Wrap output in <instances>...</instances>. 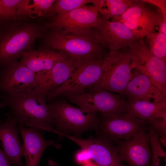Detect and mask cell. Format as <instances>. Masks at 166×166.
I'll list each match as a JSON object with an SVG mask.
<instances>
[{
	"label": "cell",
	"mask_w": 166,
	"mask_h": 166,
	"mask_svg": "<svg viewBox=\"0 0 166 166\" xmlns=\"http://www.w3.org/2000/svg\"><path fill=\"white\" fill-rule=\"evenodd\" d=\"M38 39L40 48L65 53L74 61L77 68L104 58L108 53H104L94 28L69 32L61 28L50 27L45 29L43 36Z\"/></svg>",
	"instance_id": "obj_1"
},
{
	"label": "cell",
	"mask_w": 166,
	"mask_h": 166,
	"mask_svg": "<svg viewBox=\"0 0 166 166\" xmlns=\"http://www.w3.org/2000/svg\"><path fill=\"white\" fill-rule=\"evenodd\" d=\"M34 19L0 22V69L34 49L45 29L44 21Z\"/></svg>",
	"instance_id": "obj_2"
},
{
	"label": "cell",
	"mask_w": 166,
	"mask_h": 166,
	"mask_svg": "<svg viewBox=\"0 0 166 166\" xmlns=\"http://www.w3.org/2000/svg\"><path fill=\"white\" fill-rule=\"evenodd\" d=\"M0 100V108L9 107L18 124L58 134L45 96L32 92L4 96Z\"/></svg>",
	"instance_id": "obj_3"
},
{
	"label": "cell",
	"mask_w": 166,
	"mask_h": 166,
	"mask_svg": "<svg viewBox=\"0 0 166 166\" xmlns=\"http://www.w3.org/2000/svg\"><path fill=\"white\" fill-rule=\"evenodd\" d=\"M47 103L55 121V129L60 136L72 134L81 138L83 133L89 131H98L100 119L97 113L84 112L65 99L58 97Z\"/></svg>",
	"instance_id": "obj_4"
},
{
	"label": "cell",
	"mask_w": 166,
	"mask_h": 166,
	"mask_svg": "<svg viewBox=\"0 0 166 166\" xmlns=\"http://www.w3.org/2000/svg\"><path fill=\"white\" fill-rule=\"evenodd\" d=\"M132 60L126 50L109 51L103 60L99 80L86 93L104 89L118 93L123 97L124 91L133 77Z\"/></svg>",
	"instance_id": "obj_5"
},
{
	"label": "cell",
	"mask_w": 166,
	"mask_h": 166,
	"mask_svg": "<svg viewBox=\"0 0 166 166\" xmlns=\"http://www.w3.org/2000/svg\"><path fill=\"white\" fill-rule=\"evenodd\" d=\"M99 131L97 132L112 143L128 140L143 131H148L149 122L128 113H101Z\"/></svg>",
	"instance_id": "obj_6"
},
{
	"label": "cell",
	"mask_w": 166,
	"mask_h": 166,
	"mask_svg": "<svg viewBox=\"0 0 166 166\" xmlns=\"http://www.w3.org/2000/svg\"><path fill=\"white\" fill-rule=\"evenodd\" d=\"M126 49L132 56V70L147 76L166 95V63L153 55L143 38L135 41Z\"/></svg>",
	"instance_id": "obj_7"
},
{
	"label": "cell",
	"mask_w": 166,
	"mask_h": 166,
	"mask_svg": "<svg viewBox=\"0 0 166 166\" xmlns=\"http://www.w3.org/2000/svg\"><path fill=\"white\" fill-rule=\"evenodd\" d=\"M104 58L93 60L79 67L66 81L47 93V102L65 94H79L91 89L100 78Z\"/></svg>",
	"instance_id": "obj_8"
},
{
	"label": "cell",
	"mask_w": 166,
	"mask_h": 166,
	"mask_svg": "<svg viewBox=\"0 0 166 166\" xmlns=\"http://www.w3.org/2000/svg\"><path fill=\"white\" fill-rule=\"evenodd\" d=\"M61 97L88 113H127L125 99L120 94L105 90L77 95L65 94Z\"/></svg>",
	"instance_id": "obj_9"
},
{
	"label": "cell",
	"mask_w": 166,
	"mask_h": 166,
	"mask_svg": "<svg viewBox=\"0 0 166 166\" xmlns=\"http://www.w3.org/2000/svg\"><path fill=\"white\" fill-rule=\"evenodd\" d=\"M40 83L36 74L19 61H14L0 69V97L31 93Z\"/></svg>",
	"instance_id": "obj_10"
},
{
	"label": "cell",
	"mask_w": 166,
	"mask_h": 166,
	"mask_svg": "<svg viewBox=\"0 0 166 166\" xmlns=\"http://www.w3.org/2000/svg\"><path fill=\"white\" fill-rule=\"evenodd\" d=\"M99 10L94 5H85L60 13L45 21V29L57 27L67 32H74L91 28H96L99 20Z\"/></svg>",
	"instance_id": "obj_11"
},
{
	"label": "cell",
	"mask_w": 166,
	"mask_h": 166,
	"mask_svg": "<svg viewBox=\"0 0 166 166\" xmlns=\"http://www.w3.org/2000/svg\"><path fill=\"white\" fill-rule=\"evenodd\" d=\"M111 21L121 22L135 35L143 38L154 31L158 25L157 11L147 6L141 0H134L123 14Z\"/></svg>",
	"instance_id": "obj_12"
},
{
	"label": "cell",
	"mask_w": 166,
	"mask_h": 166,
	"mask_svg": "<svg viewBox=\"0 0 166 166\" xmlns=\"http://www.w3.org/2000/svg\"><path fill=\"white\" fill-rule=\"evenodd\" d=\"M99 42L104 48L118 51L128 47L140 38L121 22L110 21L102 15L99 16L96 28Z\"/></svg>",
	"instance_id": "obj_13"
},
{
	"label": "cell",
	"mask_w": 166,
	"mask_h": 166,
	"mask_svg": "<svg viewBox=\"0 0 166 166\" xmlns=\"http://www.w3.org/2000/svg\"><path fill=\"white\" fill-rule=\"evenodd\" d=\"M62 136L74 142L81 148L87 150L92 161L99 166H126L121 160L116 147L101 136L98 135L96 137L90 136L85 139L64 134Z\"/></svg>",
	"instance_id": "obj_14"
},
{
	"label": "cell",
	"mask_w": 166,
	"mask_h": 166,
	"mask_svg": "<svg viewBox=\"0 0 166 166\" xmlns=\"http://www.w3.org/2000/svg\"><path fill=\"white\" fill-rule=\"evenodd\" d=\"M116 143L121 161L126 162L128 166H150L151 151L148 131H142L128 140Z\"/></svg>",
	"instance_id": "obj_15"
},
{
	"label": "cell",
	"mask_w": 166,
	"mask_h": 166,
	"mask_svg": "<svg viewBox=\"0 0 166 166\" xmlns=\"http://www.w3.org/2000/svg\"><path fill=\"white\" fill-rule=\"evenodd\" d=\"M132 77L123 94L126 101H142L154 103L166 101V95L147 76L136 69H132Z\"/></svg>",
	"instance_id": "obj_16"
},
{
	"label": "cell",
	"mask_w": 166,
	"mask_h": 166,
	"mask_svg": "<svg viewBox=\"0 0 166 166\" xmlns=\"http://www.w3.org/2000/svg\"><path fill=\"white\" fill-rule=\"evenodd\" d=\"M18 128L23 140L25 158V166H39L42 156L45 149L51 146L57 148L61 145L52 140H46L42 130L26 128L18 124Z\"/></svg>",
	"instance_id": "obj_17"
},
{
	"label": "cell",
	"mask_w": 166,
	"mask_h": 166,
	"mask_svg": "<svg viewBox=\"0 0 166 166\" xmlns=\"http://www.w3.org/2000/svg\"><path fill=\"white\" fill-rule=\"evenodd\" d=\"M69 57L62 52L49 48L40 47L23 53L19 62L36 74L40 83L46 74L57 63Z\"/></svg>",
	"instance_id": "obj_18"
},
{
	"label": "cell",
	"mask_w": 166,
	"mask_h": 166,
	"mask_svg": "<svg viewBox=\"0 0 166 166\" xmlns=\"http://www.w3.org/2000/svg\"><path fill=\"white\" fill-rule=\"evenodd\" d=\"M6 116V121L0 124V144L11 164L25 166L22 162L25 151L19 136L18 123L10 113Z\"/></svg>",
	"instance_id": "obj_19"
},
{
	"label": "cell",
	"mask_w": 166,
	"mask_h": 166,
	"mask_svg": "<svg viewBox=\"0 0 166 166\" xmlns=\"http://www.w3.org/2000/svg\"><path fill=\"white\" fill-rule=\"evenodd\" d=\"M78 68L71 58L57 63L45 76L38 86L33 92L46 96L66 81Z\"/></svg>",
	"instance_id": "obj_20"
},
{
	"label": "cell",
	"mask_w": 166,
	"mask_h": 166,
	"mask_svg": "<svg viewBox=\"0 0 166 166\" xmlns=\"http://www.w3.org/2000/svg\"><path fill=\"white\" fill-rule=\"evenodd\" d=\"M126 110L127 113L149 122L166 112V101L156 103L142 101H126Z\"/></svg>",
	"instance_id": "obj_21"
},
{
	"label": "cell",
	"mask_w": 166,
	"mask_h": 166,
	"mask_svg": "<svg viewBox=\"0 0 166 166\" xmlns=\"http://www.w3.org/2000/svg\"><path fill=\"white\" fill-rule=\"evenodd\" d=\"M133 0H98L99 12L109 20L121 15L132 4Z\"/></svg>",
	"instance_id": "obj_22"
},
{
	"label": "cell",
	"mask_w": 166,
	"mask_h": 166,
	"mask_svg": "<svg viewBox=\"0 0 166 166\" xmlns=\"http://www.w3.org/2000/svg\"><path fill=\"white\" fill-rule=\"evenodd\" d=\"M95 1L96 0H56L46 14L39 18L44 21H48L58 14L69 11L86 5L89 3H93L94 4Z\"/></svg>",
	"instance_id": "obj_23"
},
{
	"label": "cell",
	"mask_w": 166,
	"mask_h": 166,
	"mask_svg": "<svg viewBox=\"0 0 166 166\" xmlns=\"http://www.w3.org/2000/svg\"><path fill=\"white\" fill-rule=\"evenodd\" d=\"M146 36L151 52L166 63V35L159 31L153 32Z\"/></svg>",
	"instance_id": "obj_24"
},
{
	"label": "cell",
	"mask_w": 166,
	"mask_h": 166,
	"mask_svg": "<svg viewBox=\"0 0 166 166\" xmlns=\"http://www.w3.org/2000/svg\"><path fill=\"white\" fill-rule=\"evenodd\" d=\"M151 151V166H166V153L159 142L158 136L149 125L148 131Z\"/></svg>",
	"instance_id": "obj_25"
},
{
	"label": "cell",
	"mask_w": 166,
	"mask_h": 166,
	"mask_svg": "<svg viewBox=\"0 0 166 166\" xmlns=\"http://www.w3.org/2000/svg\"><path fill=\"white\" fill-rule=\"evenodd\" d=\"M30 0H0V3L4 7L14 10L18 16H32L35 14L30 6Z\"/></svg>",
	"instance_id": "obj_26"
},
{
	"label": "cell",
	"mask_w": 166,
	"mask_h": 166,
	"mask_svg": "<svg viewBox=\"0 0 166 166\" xmlns=\"http://www.w3.org/2000/svg\"><path fill=\"white\" fill-rule=\"evenodd\" d=\"M160 143L166 145V112L156 117L149 122Z\"/></svg>",
	"instance_id": "obj_27"
},
{
	"label": "cell",
	"mask_w": 166,
	"mask_h": 166,
	"mask_svg": "<svg viewBox=\"0 0 166 166\" xmlns=\"http://www.w3.org/2000/svg\"><path fill=\"white\" fill-rule=\"evenodd\" d=\"M30 6L35 14L39 18H41L46 14L49 11L55 0H33Z\"/></svg>",
	"instance_id": "obj_28"
},
{
	"label": "cell",
	"mask_w": 166,
	"mask_h": 166,
	"mask_svg": "<svg viewBox=\"0 0 166 166\" xmlns=\"http://www.w3.org/2000/svg\"><path fill=\"white\" fill-rule=\"evenodd\" d=\"M20 19V17L17 15L14 10L4 7L0 3V22Z\"/></svg>",
	"instance_id": "obj_29"
},
{
	"label": "cell",
	"mask_w": 166,
	"mask_h": 166,
	"mask_svg": "<svg viewBox=\"0 0 166 166\" xmlns=\"http://www.w3.org/2000/svg\"><path fill=\"white\" fill-rule=\"evenodd\" d=\"M74 159L77 164L82 166L92 161L89 152L87 150L82 148L78 150L76 152Z\"/></svg>",
	"instance_id": "obj_30"
},
{
	"label": "cell",
	"mask_w": 166,
	"mask_h": 166,
	"mask_svg": "<svg viewBox=\"0 0 166 166\" xmlns=\"http://www.w3.org/2000/svg\"><path fill=\"white\" fill-rule=\"evenodd\" d=\"M157 11L158 16L159 31L166 35V14L163 13L159 9Z\"/></svg>",
	"instance_id": "obj_31"
},
{
	"label": "cell",
	"mask_w": 166,
	"mask_h": 166,
	"mask_svg": "<svg viewBox=\"0 0 166 166\" xmlns=\"http://www.w3.org/2000/svg\"><path fill=\"white\" fill-rule=\"evenodd\" d=\"M141 1L152 4L157 6L161 11L166 14V0H143Z\"/></svg>",
	"instance_id": "obj_32"
},
{
	"label": "cell",
	"mask_w": 166,
	"mask_h": 166,
	"mask_svg": "<svg viewBox=\"0 0 166 166\" xmlns=\"http://www.w3.org/2000/svg\"><path fill=\"white\" fill-rule=\"evenodd\" d=\"M11 164L3 151L0 148V166H11Z\"/></svg>",
	"instance_id": "obj_33"
},
{
	"label": "cell",
	"mask_w": 166,
	"mask_h": 166,
	"mask_svg": "<svg viewBox=\"0 0 166 166\" xmlns=\"http://www.w3.org/2000/svg\"><path fill=\"white\" fill-rule=\"evenodd\" d=\"M48 164L49 166H60L56 161L52 160H48Z\"/></svg>",
	"instance_id": "obj_34"
},
{
	"label": "cell",
	"mask_w": 166,
	"mask_h": 166,
	"mask_svg": "<svg viewBox=\"0 0 166 166\" xmlns=\"http://www.w3.org/2000/svg\"><path fill=\"white\" fill-rule=\"evenodd\" d=\"M82 166H99L94 162L92 161L91 162Z\"/></svg>",
	"instance_id": "obj_35"
}]
</instances>
